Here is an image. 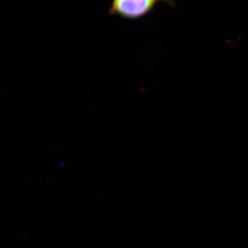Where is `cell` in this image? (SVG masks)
I'll use <instances>...</instances> for the list:
<instances>
[{"label": "cell", "mask_w": 248, "mask_h": 248, "mask_svg": "<svg viewBox=\"0 0 248 248\" xmlns=\"http://www.w3.org/2000/svg\"><path fill=\"white\" fill-rule=\"evenodd\" d=\"M156 0H112L111 14L128 19L143 17L153 9Z\"/></svg>", "instance_id": "cell-1"}]
</instances>
